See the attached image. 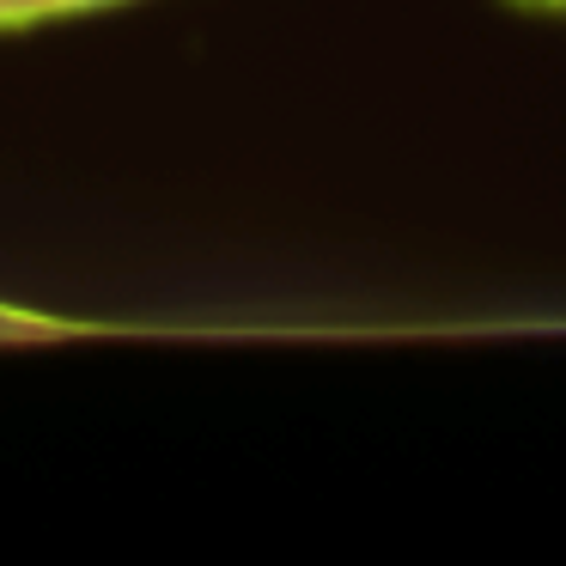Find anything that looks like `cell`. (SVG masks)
I'll return each mask as SVG.
<instances>
[{
	"label": "cell",
	"mask_w": 566,
	"mask_h": 566,
	"mask_svg": "<svg viewBox=\"0 0 566 566\" xmlns=\"http://www.w3.org/2000/svg\"><path fill=\"white\" fill-rule=\"evenodd\" d=\"M92 7H116V0H0V31H25V25H43V19L92 13Z\"/></svg>",
	"instance_id": "7a4b0ae2"
},
{
	"label": "cell",
	"mask_w": 566,
	"mask_h": 566,
	"mask_svg": "<svg viewBox=\"0 0 566 566\" xmlns=\"http://www.w3.org/2000/svg\"><path fill=\"white\" fill-rule=\"evenodd\" d=\"M542 7H566V0H542Z\"/></svg>",
	"instance_id": "3957f363"
},
{
	"label": "cell",
	"mask_w": 566,
	"mask_h": 566,
	"mask_svg": "<svg viewBox=\"0 0 566 566\" xmlns=\"http://www.w3.org/2000/svg\"><path fill=\"white\" fill-rule=\"evenodd\" d=\"M104 323L86 317H62V311H38V305H13L0 298V347H55V342H86Z\"/></svg>",
	"instance_id": "6da1fadb"
}]
</instances>
